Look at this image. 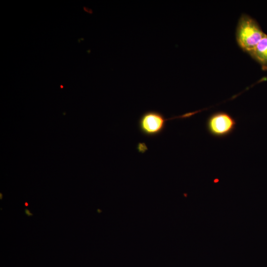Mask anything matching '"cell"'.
Wrapping results in <instances>:
<instances>
[{
    "mask_svg": "<svg viewBox=\"0 0 267 267\" xmlns=\"http://www.w3.org/2000/svg\"><path fill=\"white\" fill-rule=\"evenodd\" d=\"M265 35L254 19L245 14L241 16L237 26L236 39L244 52L249 53Z\"/></svg>",
    "mask_w": 267,
    "mask_h": 267,
    "instance_id": "obj_1",
    "label": "cell"
},
{
    "mask_svg": "<svg viewBox=\"0 0 267 267\" xmlns=\"http://www.w3.org/2000/svg\"><path fill=\"white\" fill-rule=\"evenodd\" d=\"M173 118L166 119L161 112L149 110L143 113L138 120L140 132L147 137H154L161 134L166 127V123Z\"/></svg>",
    "mask_w": 267,
    "mask_h": 267,
    "instance_id": "obj_2",
    "label": "cell"
},
{
    "mask_svg": "<svg viewBox=\"0 0 267 267\" xmlns=\"http://www.w3.org/2000/svg\"><path fill=\"white\" fill-rule=\"evenodd\" d=\"M236 122L229 113L218 111L211 115L208 118L206 127L208 133L219 138L230 135L235 130Z\"/></svg>",
    "mask_w": 267,
    "mask_h": 267,
    "instance_id": "obj_3",
    "label": "cell"
},
{
    "mask_svg": "<svg viewBox=\"0 0 267 267\" xmlns=\"http://www.w3.org/2000/svg\"><path fill=\"white\" fill-rule=\"evenodd\" d=\"M261 66L267 70V35L266 34L256 46L248 53Z\"/></svg>",
    "mask_w": 267,
    "mask_h": 267,
    "instance_id": "obj_4",
    "label": "cell"
}]
</instances>
